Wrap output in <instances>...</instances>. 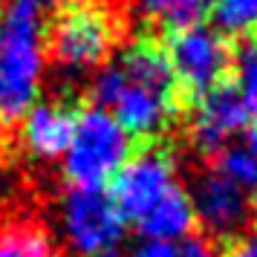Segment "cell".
I'll return each instance as SVG.
<instances>
[{
    "label": "cell",
    "mask_w": 257,
    "mask_h": 257,
    "mask_svg": "<svg viewBox=\"0 0 257 257\" xmlns=\"http://www.w3.org/2000/svg\"><path fill=\"white\" fill-rule=\"evenodd\" d=\"M90 98L130 139L159 136L179 110V90L162 44L139 38L107 58L90 81Z\"/></svg>",
    "instance_id": "1"
},
{
    "label": "cell",
    "mask_w": 257,
    "mask_h": 257,
    "mask_svg": "<svg viewBox=\"0 0 257 257\" xmlns=\"http://www.w3.org/2000/svg\"><path fill=\"white\" fill-rule=\"evenodd\" d=\"M47 32V9L41 3H0V121H21L38 101L49 58Z\"/></svg>",
    "instance_id": "2"
},
{
    "label": "cell",
    "mask_w": 257,
    "mask_h": 257,
    "mask_svg": "<svg viewBox=\"0 0 257 257\" xmlns=\"http://www.w3.org/2000/svg\"><path fill=\"white\" fill-rule=\"evenodd\" d=\"M133 139L107 110H78L70 145L61 156L70 188H104L130 159Z\"/></svg>",
    "instance_id": "3"
},
{
    "label": "cell",
    "mask_w": 257,
    "mask_h": 257,
    "mask_svg": "<svg viewBox=\"0 0 257 257\" xmlns=\"http://www.w3.org/2000/svg\"><path fill=\"white\" fill-rule=\"evenodd\" d=\"M116 44V21L98 3H70L49 24L47 52L67 75L98 70Z\"/></svg>",
    "instance_id": "4"
},
{
    "label": "cell",
    "mask_w": 257,
    "mask_h": 257,
    "mask_svg": "<svg viewBox=\"0 0 257 257\" xmlns=\"http://www.w3.org/2000/svg\"><path fill=\"white\" fill-rule=\"evenodd\" d=\"M61 237L75 257H116L127 222L104 188H70L58 205Z\"/></svg>",
    "instance_id": "5"
},
{
    "label": "cell",
    "mask_w": 257,
    "mask_h": 257,
    "mask_svg": "<svg viewBox=\"0 0 257 257\" xmlns=\"http://www.w3.org/2000/svg\"><path fill=\"white\" fill-rule=\"evenodd\" d=\"M162 49L171 64L179 95H185L191 101L214 90L228 75L231 44L214 26L194 24L185 29H176V32H168Z\"/></svg>",
    "instance_id": "6"
},
{
    "label": "cell",
    "mask_w": 257,
    "mask_h": 257,
    "mask_svg": "<svg viewBox=\"0 0 257 257\" xmlns=\"http://www.w3.org/2000/svg\"><path fill=\"white\" fill-rule=\"evenodd\" d=\"M182 182L174 153L165 148H142L139 153H130V159L118 168L107 194L121 211L124 222L136 225L156 202H162Z\"/></svg>",
    "instance_id": "7"
},
{
    "label": "cell",
    "mask_w": 257,
    "mask_h": 257,
    "mask_svg": "<svg viewBox=\"0 0 257 257\" xmlns=\"http://www.w3.org/2000/svg\"><path fill=\"white\" fill-rule=\"evenodd\" d=\"M251 101L231 81L217 84L205 95L194 98L191 110V142L202 153H220L240 136L251 121Z\"/></svg>",
    "instance_id": "8"
},
{
    "label": "cell",
    "mask_w": 257,
    "mask_h": 257,
    "mask_svg": "<svg viewBox=\"0 0 257 257\" xmlns=\"http://www.w3.org/2000/svg\"><path fill=\"white\" fill-rule=\"evenodd\" d=\"M188 194H191L197 225H202L208 237L234 240L248 228V220H251L248 194L240 191L234 182H228L217 168L199 174Z\"/></svg>",
    "instance_id": "9"
},
{
    "label": "cell",
    "mask_w": 257,
    "mask_h": 257,
    "mask_svg": "<svg viewBox=\"0 0 257 257\" xmlns=\"http://www.w3.org/2000/svg\"><path fill=\"white\" fill-rule=\"evenodd\" d=\"M78 110L64 101H35L21 118V145L38 162L61 159L70 145Z\"/></svg>",
    "instance_id": "10"
},
{
    "label": "cell",
    "mask_w": 257,
    "mask_h": 257,
    "mask_svg": "<svg viewBox=\"0 0 257 257\" xmlns=\"http://www.w3.org/2000/svg\"><path fill=\"white\" fill-rule=\"evenodd\" d=\"M194 228H197V217H194L191 194H188L185 185L174 188L162 202H156L136 222V231L148 243H165V245H179L185 240H191Z\"/></svg>",
    "instance_id": "11"
},
{
    "label": "cell",
    "mask_w": 257,
    "mask_h": 257,
    "mask_svg": "<svg viewBox=\"0 0 257 257\" xmlns=\"http://www.w3.org/2000/svg\"><path fill=\"white\" fill-rule=\"evenodd\" d=\"M133 12L148 26L176 32L202 24V18L211 12V0H133Z\"/></svg>",
    "instance_id": "12"
},
{
    "label": "cell",
    "mask_w": 257,
    "mask_h": 257,
    "mask_svg": "<svg viewBox=\"0 0 257 257\" xmlns=\"http://www.w3.org/2000/svg\"><path fill=\"white\" fill-rule=\"evenodd\" d=\"M214 29L222 35H248L257 32V0H211Z\"/></svg>",
    "instance_id": "13"
},
{
    "label": "cell",
    "mask_w": 257,
    "mask_h": 257,
    "mask_svg": "<svg viewBox=\"0 0 257 257\" xmlns=\"http://www.w3.org/2000/svg\"><path fill=\"white\" fill-rule=\"evenodd\" d=\"M228 182L245 191V194H254L257 191V156L248 153L243 145H228L225 151H220L217 165H214Z\"/></svg>",
    "instance_id": "14"
},
{
    "label": "cell",
    "mask_w": 257,
    "mask_h": 257,
    "mask_svg": "<svg viewBox=\"0 0 257 257\" xmlns=\"http://www.w3.org/2000/svg\"><path fill=\"white\" fill-rule=\"evenodd\" d=\"M0 257H55L47 234L29 225H15L0 231Z\"/></svg>",
    "instance_id": "15"
},
{
    "label": "cell",
    "mask_w": 257,
    "mask_h": 257,
    "mask_svg": "<svg viewBox=\"0 0 257 257\" xmlns=\"http://www.w3.org/2000/svg\"><path fill=\"white\" fill-rule=\"evenodd\" d=\"M231 84L254 104L257 101V41H240L231 49Z\"/></svg>",
    "instance_id": "16"
},
{
    "label": "cell",
    "mask_w": 257,
    "mask_h": 257,
    "mask_svg": "<svg viewBox=\"0 0 257 257\" xmlns=\"http://www.w3.org/2000/svg\"><path fill=\"white\" fill-rule=\"evenodd\" d=\"M222 257H257V220L225 248Z\"/></svg>",
    "instance_id": "17"
},
{
    "label": "cell",
    "mask_w": 257,
    "mask_h": 257,
    "mask_svg": "<svg viewBox=\"0 0 257 257\" xmlns=\"http://www.w3.org/2000/svg\"><path fill=\"white\" fill-rule=\"evenodd\" d=\"M124 257H176V245H165V243H139L133 245Z\"/></svg>",
    "instance_id": "18"
},
{
    "label": "cell",
    "mask_w": 257,
    "mask_h": 257,
    "mask_svg": "<svg viewBox=\"0 0 257 257\" xmlns=\"http://www.w3.org/2000/svg\"><path fill=\"white\" fill-rule=\"evenodd\" d=\"M176 257H217V251H214L205 240L191 237V240H185V243L176 245Z\"/></svg>",
    "instance_id": "19"
},
{
    "label": "cell",
    "mask_w": 257,
    "mask_h": 257,
    "mask_svg": "<svg viewBox=\"0 0 257 257\" xmlns=\"http://www.w3.org/2000/svg\"><path fill=\"white\" fill-rule=\"evenodd\" d=\"M243 133H245V145H243V148L257 156V118L254 116H251V121H248V127H245Z\"/></svg>",
    "instance_id": "20"
},
{
    "label": "cell",
    "mask_w": 257,
    "mask_h": 257,
    "mask_svg": "<svg viewBox=\"0 0 257 257\" xmlns=\"http://www.w3.org/2000/svg\"><path fill=\"white\" fill-rule=\"evenodd\" d=\"M35 3H41L44 9H47V6H52V9H67L70 3H78V0H35Z\"/></svg>",
    "instance_id": "21"
},
{
    "label": "cell",
    "mask_w": 257,
    "mask_h": 257,
    "mask_svg": "<svg viewBox=\"0 0 257 257\" xmlns=\"http://www.w3.org/2000/svg\"><path fill=\"white\" fill-rule=\"evenodd\" d=\"M251 116H254V118H257V101H254V107H251Z\"/></svg>",
    "instance_id": "22"
}]
</instances>
